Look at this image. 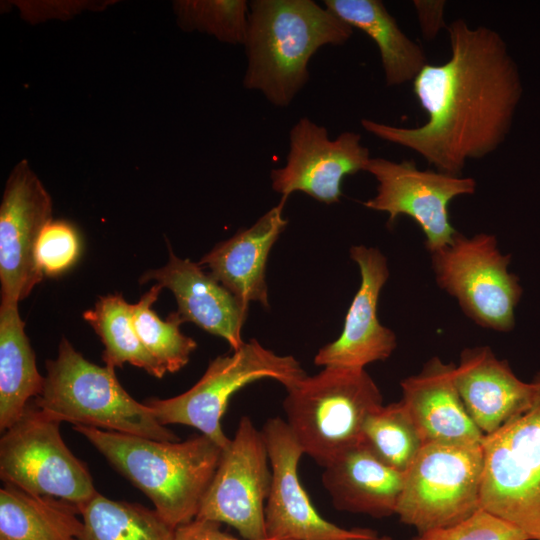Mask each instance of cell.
Returning a JSON list of instances; mask_svg holds the SVG:
<instances>
[{
  "label": "cell",
  "mask_w": 540,
  "mask_h": 540,
  "mask_svg": "<svg viewBox=\"0 0 540 540\" xmlns=\"http://www.w3.org/2000/svg\"><path fill=\"white\" fill-rule=\"evenodd\" d=\"M451 54L427 64L413 92L427 121L398 127L370 119L361 126L377 138L408 148L436 170L461 175L468 160L484 158L504 142L521 96L517 67L498 32L463 19L446 28Z\"/></svg>",
  "instance_id": "obj_1"
},
{
  "label": "cell",
  "mask_w": 540,
  "mask_h": 540,
  "mask_svg": "<svg viewBox=\"0 0 540 540\" xmlns=\"http://www.w3.org/2000/svg\"><path fill=\"white\" fill-rule=\"evenodd\" d=\"M352 34L350 25L312 0L251 1L243 85L274 106L287 107L308 82L317 50L343 45Z\"/></svg>",
  "instance_id": "obj_2"
},
{
  "label": "cell",
  "mask_w": 540,
  "mask_h": 540,
  "mask_svg": "<svg viewBox=\"0 0 540 540\" xmlns=\"http://www.w3.org/2000/svg\"><path fill=\"white\" fill-rule=\"evenodd\" d=\"M83 435L107 461L153 503L175 528L197 517L223 449L203 434L182 442L102 430L83 425Z\"/></svg>",
  "instance_id": "obj_3"
},
{
  "label": "cell",
  "mask_w": 540,
  "mask_h": 540,
  "mask_svg": "<svg viewBox=\"0 0 540 540\" xmlns=\"http://www.w3.org/2000/svg\"><path fill=\"white\" fill-rule=\"evenodd\" d=\"M47 375L34 404L59 422L149 438L178 441L151 410L122 387L115 368L91 363L62 338L57 357L46 362Z\"/></svg>",
  "instance_id": "obj_4"
},
{
  "label": "cell",
  "mask_w": 540,
  "mask_h": 540,
  "mask_svg": "<svg viewBox=\"0 0 540 540\" xmlns=\"http://www.w3.org/2000/svg\"><path fill=\"white\" fill-rule=\"evenodd\" d=\"M286 423L304 454L325 467L363 441L368 416L383 397L365 369L324 367L286 388Z\"/></svg>",
  "instance_id": "obj_5"
},
{
  "label": "cell",
  "mask_w": 540,
  "mask_h": 540,
  "mask_svg": "<svg viewBox=\"0 0 540 540\" xmlns=\"http://www.w3.org/2000/svg\"><path fill=\"white\" fill-rule=\"evenodd\" d=\"M528 403L484 437L481 508L540 540V373Z\"/></svg>",
  "instance_id": "obj_6"
},
{
  "label": "cell",
  "mask_w": 540,
  "mask_h": 540,
  "mask_svg": "<svg viewBox=\"0 0 540 540\" xmlns=\"http://www.w3.org/2000/svg\"><path fill=\"white\" fill-rule=\"evenodd\" d=\"M307 374L291 355H279L250 339L231 354L211 360L203 376L184 393L167 398H149L143 403L156 420L198 429L225 449L231 439L222 429V418L231 397L243 387L266 378L285 389Z\"/></svg>",
  "instance_id": "obj_7"
},
{
  "label": "cell",
  "mask_w": 540,
  "mask_h": 540,
  "mask_svg": "<svg viewBox=\"0 0 540 540\" xmlns=\"http://www.w3.org/2000/svg\"><path fill=\"white\" fill-rule=\"evenodd\" d=\"M482 443L430 442L404 473L396 514L417 533L456 524L481 508Z\"/></svg>",
  "instance_id": "obj_8"
},
{
  "label": "cell",
  "mask_w": 540,
  "mask_h": 540,
  "mask_svg": "<svg viewBox=\"0 0 540 540\" xmlns=\"http://www.w3.org/2000/svg\"><path fill=\"white\" fill-rule=\"evenodd\" d=\"M58 420L33 400L0 440V476L37 496L68 503L79 510L98 493L87 466L66 446Z\"/></svg>",
  "instance_id": "obj_9"
},
{
  "label": "cell",
  "mask_w": 540,
  "mask_h": 540,
  "mask_svg": "<svg viewBox=\"0 0 540 540\" xmlns=\"http://www.w3.org/2000/svg\"><path fill=\"white\" fill-rule=\"evenodd\" d=\"M430 254L438 285L468 318L498 332L513 329L522 288L508 271L510 254L500 252L494 235L457 232L448 245Z\"/></svg>",
  "instance_id": "obj_10"
},
{
  "label": "cell",
  "mask_w": 540,
  "mask_h": 540,
  "mask_svg": "<svg viewBox=\"0 0 540 540\" xmlns=\"http://www.w3.org/2000/svg\"><path fill=\"white\" fill-rule=\"evenodd\" d=\"M271 480L272 470L262 431L244 415L234 437L222 451L196 518L227 524L244 539L268 537L265 505Z\"/></svg>",
  "instance_id": "obj_11"
},
{
  "label": "cell",
  "mask_w": 540,
  "mask_h": 540,
  "mask_svg": "<svg viewBox=\"0 0 540 540\" xmlns=\"http://www.w3.org/2000/svg\"><path fill=\"white\" fill-rule=\"evenodd\" d=\"M364 171L378 182L376 195L364 206L387 213L389 225L401 215L412 218L423 231L430 253L448 245L458 232L450 222L451 200L476 190L474 178L421 170L407 160L371 157Z\"/></svg>",
  "instance_id": "obj_12"
},
{
  "label": "cell",
  "mask_w": 540,
  "mask_h": 540,
  "mask_svg": "<svg viewBox=\"0 0 540 540\" xmlns=\"http://www.w3.org/2000/svg\"><path fill=\"white\" fill-rule=\"evenodd\" d=\"M51 221V196L23 160L12 170L0 206L1 303L19 305L42 281L36 249Z\"/></svg>",
  "instance_id": "obj_13"
},
{
  "label": "cell",
  "mask_w": 540,
  "mask_h": 540,
  "mask_svg": "<svg viewBox=\"0 0 540 540\" xmlns=\"http://www.w3.org/2000/svg\"><path fill=\"white\" fill-rule=\"evenodd\" d=\"M262 434L272 470L265 505L268 537L289 540H356L377 534L368 528H344L323 518L313 506L298 476L304 452L285 420L268 419Z\"/></svg>",
  "instance_id": "obj_14"
},
{
  "label": "cell",
  "mask_w": 540,
  "mask_h": 540,
  "mask_svg": "<svg viewBox=\"0 0 540 540\" xmlns=\"http://www.w3.org/2000/svg\"><path fill=\"white\" fill-rule=\"evenodd\" d=\"M370 158L359 133L345 131L330 139L324 126L302 117L290 130L285 165L271 170L272 189L282 197L300 191L328 205L337 203L344 177L364 171Z\"/></svg>",
  "instance_id": "obj_15"
},
{
  "label": "cell",
  "mask_w": 540,
  "mask_h": 540,
  "mask_svg": "<svg viewBox=\"0 0 540 540\" xmlns=\"http://www.w3.org/2000/svg\"><path fill=\"white\" fill-rule=\"evenodd\" d=\"M350 258L357 264L361 282L345 316L339 337L319 349L314 363L323 367L365 369L388 359L397 347L395 333L378 319L377 306L389 278L386 257L375 247L355 245Z\"/></svg>",
  "instance_id": "obj_16"
},
{
  "label": "cell",
  "mask_w": 540,
  "mask_h": 540,
  "mask_svg": "<svg viewBox=\"0 0 540 540\" xmlns=\"http://www.w3.org/2000/svg\"><path fill=\"white\" fill-rule=\"evenodd\" d=\"M169 260L159 269L146 271L140 284L156 281L175 296L182 322H192L206 332L223 338L232 351L245 342L241 337L248 308L201 265L177 257L170 246Z\"/></svg>",
  "instance_id": "obj_17"
},
{
  "label": "cell",
  "mask_w": 540,
  "mask_h": 540,
  "mask_svg": "<svg viewBox=\"0 0 540 540\" xmlns=\"http://www.w3.org/2000/svg\"><path fill=\"white\" fill-rule=\"evenodd\" d=\"M287 198L282 197L251 227L215 245L198 263L207 266L209 273L247 308L250 302L270 308L266 265L273 245L288 224L283 214Z\"/></svg>",
  "instance_id": "obj_18"
},
{
  "label": "cell",
  "mask_w": 540,
  "mask_h": 540,
  "mask_svg": "<svg viewBox=\"0 0 540 540\" xmlns=\"http://www.w3.org/2000/svg\"><path fill=\"white\" fill-rule=\"evenodd\" d=\"M454 379L470 418L485 436L521 410L533 392L532 382L519 379L488 346L462 350Z\"/></svg>",
  "instance_id": "obj_19"
},
{
  "label": "cell",
  "mask_w": 540,
  "mask_h": 540,
  "mask_svg": "<svg viewBox=\"0 0 540 540\" xmlns=\"http://www.w3.org/2000/svg\"><path fill=\"white\" fill-rule=\"evenodd\" d=\"M455 366L439 357L400 382V400L413 419L424 444L482 443L485 435L470 418L457 390Z\"/></svg>",
  "instance_id": "obj_20"
},
{
  "label": "cell",
  "mask_w": 540,
  "mask_h": 540,
  "mask_svg": "<svg viewBox=\"0 0 540 540\" xmlns=\"http://www.w3.org/2000/svg\"><path fill=\"white\" fill-rule=\"evenodd\" d=\"M323 468L321 481L337 510L377 519L396 514L404 473L385 463L364 440Z\"/></svg>",
  "instance_id": "obj_21"
},
{
  "label": "cell",
  "mask_w": 540,
  "mask_h": 540,
  "mask_svg": "<svg viewBox=\"0 0 540 540\" xmlns=\"http://www.w3.org/2000/svg\"><path fill=\"white\" fill-rule=\"evenodd\" d=\"M324 6L376 43L387 86L413 81L428 64L423 49L401 30L382 1L325 0Z\"/></svg>",
  "instance_id": "obj_22"
},
{
  "label": "cell",
  "mask_w": 540,
  "mask_h": 540,
  "mask_svg": "<svg viewBox=\"0 0 540 540\" xmlns=\"http://www.w3.org/2000/svg\"><path fill=\"white\" fill-rule=\"evenodd\" d=\"M17 304L0 305V430L4 432L42 392L45 377L25 334Z\"/></svg>",
  "instance_id": "obj_23"
},
{
  "label": "cell",
  "mask_w": 540,
  "mask_h": 540,
  "mask_svg": "<svg viewBox=\"0 0 540 540\" xmlns=\"http://www.w3.org/2000/svg\"><path fill=\"white\" fill-rule=\"evenodd\" d=\"M79 510L4 483L0 489V540H78Z\"/></svg>",
  "instance_id": "obj_24"
},
{
  "label": "cell",
  "mask_w": 540,
  "mask_h": 540,
  "mask_svg": "<svg viewBox=\"0 0 540 540\" xmlns=\"http://www.w3.org/2000/svg\"><path fill=\"white\" fill-rule=\"evenodd\" d=\"M83 318L104 344L105 365L116 368L130 363L156 378L167 373L139 338L133 322V304L122 294L101 296L93 309L83 313Z\"/></svg>",
  "instance_id": "obj_25"
},
{
  "label": "cell",
  "mask_w": 540,
  "mask_h": 540,
  "mask_svg": "<svg viewBox=\"0 0 540 540\" xmlns=\"http://www.w3.org/2000/svg\"><path fill=\"white\" fill-rule=\"evenodd\" d=\"M78 540H174L175 527L155 509L97 493L81 510Z\"/></svg>",
  "instance_id": "obj_26"
},
{
  "label": "cell",
  "mask_w": 540,
  "mask_h": 540,
  "mask_svg": "<svg viewBox=\"0 0 540 540\" xmlns=\"http://www.w3.org/2000/svg\"><path fill=\"white\" fill-rule=\"evenodd\" d=\"M162 289L156 283L133 304V322L147 351L166 372L175 373L187 365L197 343L180 331L183 322L177 312L162 320L152 309Z\"/></svg>",
  "instance_id": "obj_27"
},
{
  "label": "cell",
  "mask_w": 540,
  "mask_h": 540,
  "mask_svg": "<svg viewBox=\"0 0 540 540\" xmlns=\"http://www.w3.org/2000/svg\"><path fill=\"white\" fill-rule=\"evenodd\" d=\"M363 440L385 463L402 473L408 470L424 445L401 401L382 405L368 416Z\"/></svg>",
  "instance_id": "obj_28"
},
{
  "label": "cell",
  "mask_w": 540,
  "mask_h": 540,
  "mask_svg": "<svg viewBox=\"0 0 540 540\" xmlns=\"http://www.w3.org/2000/svg\"><path fill=\"white\" fill-rule=\"evenodd\" d=\"M176 11L181 25L199 30L229 44H244L249 2L245 0L180 1Z\"/></svg>",
  "instance_id": "obj_29"
},
{
  "label": "cell",
  "mask_w": 540,
  "mask_h": 540,
  "mask_svg": "<svg viewBox=\"0 0 540 540\" xmlns=\"http://www.w3.org/2000/svg\"><path fill=\"white\" fill-rule=\"evenodd\" d=\"M409 540H530L513 524L480 508L456 524L428 530Z\"/></svg>",
  "instance_id": "obj_30"
},
{
  "label": "cell",
  "mask_w": 540,
  "mask_h": 540,
  "mask_svg": "<svg viewBox=\"0 0 540 540\" xmlns=\"http://www.w3.org/2000/svg\"><path fill=\"white\" fill-rule=\"evenodd\" d=\"M77 230L63 220L51 221L42 231L36 259L44 276L54 277L70 269L80 255Z\"/></svg>",
  "instance_id": "obj_31"
},
{
  "label": "cell",
  "mask_w": 540,
  "mask_h": 540,
  "mask_svg": "<svg viewBox=\"0 0 540 540\" xmlns=\"http://www.w3.org/2000/svg\"><path fill=\"white\" fill-rule=\"evenodd\" d=\"M221 523L207 519L195 518L182 524L175 529L174 540H249L237 538L223 532ZM258 540H289L274 537H266Z\"/></svg>",
  "instance_id": "obj_32"
},
{
  "label": "cell",
  "mask_w": 540,
  "mask_h": 540,
  "mask_svg": "<svg viewBox=\"0 0 540 540\" xmlns=\"http://www.w3.org/2000/svg\"><path fill=\"white\" fill-rule=\"evenodd\" d=\"M413 5L424 38L434 39L443 28H447L444 21L445 1L415 0Z\"/></svg>",
  "instance_id": "obj_33"
},
{
  "label": "cell",
  "mask_w": 540,
  "mask_h": 540,
  "mask_svg": "<svg viewBox=\"0 0 540 540\" xmlns=\"http://www.w3.org/2000/svg\"><path fill=\"white\" fill-rule=\"evenodd\" d=\"M356 540H394L392 537L388 536V535H378L375 534L373 536H370V537H365V538H360V539H356Z\"/></svg>",
  "instance_id": "obj_34"
}]
</instances>
